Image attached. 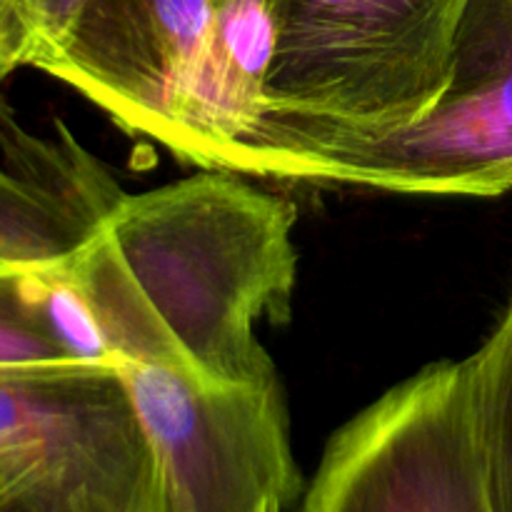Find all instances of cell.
Masks as SVG:
<instances>
[{
  "instance_id": "7",
  "label": "cell",
  "mask_w": 512,
  "mask_h": 512,
  "mask_svg": "<svg viewBox=\"0 0 512 512\" xmlns=\"http://www.w3.org/2000/svg\"><path fill=\"white\" fill-rule=\"evenodd\" d=\"M208 20L210 0H88L40 70L83 93L123 130L163 145L170 103Z\"/></svg>"
},
{
  "instance_id": "3",
  "label": "cell",
  "mask_w": 512,
  "mask_h": 512,
  "mask_svg": "<svg viewBox=\"0 0 512 512\" xmlns=\"http://www.w3.org/2000/svg\"><path fill=\"white\" fill-rule=\"evenodd\" d=\"M468 0H275L263 113L350 133L418 120L448 83Z\"/></svg>"
},
{
  "instance_id": "1",
  "label": "cell",
  "mask_w": 512,
  "mask_h": 512,
  "mask_svg": "<svg viewBox=\"0 0 512 512\" xmlns=\"http://www.w3.org/2000/svg\"><path fill=\"white\" fill-rule=\"evenodd\" d=\"M295 208L208 170L125 195L60 265L115 360L178 370L200 385L278 383L255 335L290 315Z\"/></svg>"
},
{
  "instance_id": "12",
  "label": "cell",
  "mask_w": 512,
  "mask_h": 512,
  "mask_svg": "<svg viewBox=\"0 0 512 512\" xmlns=\"http://www.w3.org/2000/svg\"><path fill=\"white\" fill-rule=\"evenodd\" d=\"M35 43V68H43L68 38L88 0H18Z\"/></svg>"
},
{
  "instance_id": "2",
  "label": "cell",
  "mask_w": 512,
  "mask_h": 512,
  "mask_svg": "<svg viewBox=\"0 0 512 512\" xmlns=\"http://www.w3.org/2000/svg\"><path fill=\"white\" fill-rule=\"evenodd\" d=\"M210 170L493 198L512 190V0H468L448 83L413 123L350 133L295 115L260 118Z\"/></svg>"
},
{
  "instance_id": "5",
  "label": "cell",
  "mask_w": 512,
  "mask_h": 512,
  "mask_svg": "<svg viewBox=\"0 0 512 512\" xmlns=\"http://www.w3.org/2000/svg\"><path fill=\"white\" fill-rule=\"evenodd\" d=\"M300 512H493L470 358L428 365L345 423Z\"/></svg>"
},
{
  "instance_id": "10",
  "label": "cell",
  "mask_w": 512,
  "mask_h": 512,
  "mask_svg": "<svg viewBox=\"0 0 512 512\" xmlns=\"http://www.w3.org/2000/svg\"><path fill=\"white\" fill-rule=\"evenodd\" d=\"M473 410L493 512H512V295L483 348L470 355Z\"/></svg>"
},
{
  "instance_id": "8",
  "label": "cell",
  "mask_w": 512,
  "mask_h": 512,
  "mask_svg": "<svg viewBox=\"0 0 512 512\" xmlns=\"http://www.w3.org/2000/svg\"><path fill=\"white\" fill-rule=\"evenodd\" d=\"M123 198L63 123L53 138L33 135L0 100V263H68Z\"/></svg>"
},
{
  "instance_id": "13",
  "label": "cell",
  "mask_w": 512,
  "mask_h": 512,
  "mask_svg": "<svg viewBox=\"0 0 512 512\" xmlns=\"http://www.w3.org/2000/svg\"><path fill=\"white\" fill-rule=\"evenodd\" d=\"M0 512H30V510H25V508H20V505L8 503V500L0 498Z\"/></svg>"
},
{
  "instance_id": "4",
  "label": "cell",
  "mask_w": 512,
  "mask_h": 512,
  "mask_svg": "<svg viewBox=\"0 0 512 512\" xmlns=\"http://www.w3.org/2000/svg\"><path fill=\"white\" fill-rule=\"evenodd\" d=\"M0 498L30 512H168L118 365L0 368Z\"/></svg>"
},
{
  "instance_id": "11",
  "label": "cell",
  "mask_w": 512,
  "mask_h": 512,
  "mask_svg": "<svg viewBox=\"0 0 512 512\" xmlns=\"http://www.w3.org/2000/svg\"><path fill=\"white\" fill-rule=\"evenodd\" d=\"M73 363L78 360L70 358L25 315L15 298L8 268L0 263V368H55Z\"/></svg>"
},
{
  "instance_id": "6",
  "label": "cell",
  "mask_w": 512,
  "mask_h": 512,
  "mask_svg": "<svg viewBox=\"0 0 512 512\" xmlns=\"http://www.w3.org/2000/svg\"><path fill=\"white\" fill-rule=\"evenodd\" d=\"M163 470L168 512H288L303 493L280 383L200 385L120 360Z\"/></svg>"
},
{
  "instance_id": "9",
  "label": "cell",
  "mask_w": 512,
  "mask_h": 512,
  "mask_svg": "<svg viewBox=\"0 0 512 512\" xmlns=\"http://www.w3.org/2000/svg\"><path fill=\"white\" fill-rule=\"evenodd\" d=\"M278 43L275 0H210V20L173 103L163 145L210 170L265 108Z\"/></svg>"
}]
</instances>
